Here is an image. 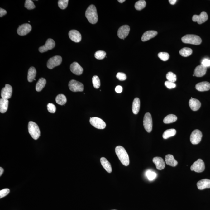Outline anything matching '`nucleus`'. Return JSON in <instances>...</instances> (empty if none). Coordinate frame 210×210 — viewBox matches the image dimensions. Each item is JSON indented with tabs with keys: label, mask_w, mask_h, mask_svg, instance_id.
<instances>
[{
	"label": "nucleus",
	"mask_w": 210,
	"mask_h": 210,
	"mask_svg": "<svg viewBox=\"0 0 210 210\" xmlns=\"http://www.w3.org/2000/svg\"><path fill=\"white\" fill-rule=\"evenodd\" d=\"M115 153L122 164L126 166L129 165L130 164L129 156L126 150L123 147L119 146L116 147Z\"/></svg>",
	"instance_id": "obj_1"
},
{
	"label": "nucleus",
	"mask_w": 210,
	"mask_h": 210,
	"mask_svg": "<svg viewBox=\"0 0 210 210\" xmlns=\"http://www.w3.org/2000/svg\"><path fill=\"white\" fill-rule=\"evenodd\" d=\"M85 16L89 22L92 24L97 23L98 20V12L96 7L94 5H91L85 12Z\"/></svg>",
	"instance_id": "obj_2"
},
{
	"label": "nucleus",
	"mask_w": 210,
	"mask_h": 210,
	"mask_svg": "<svg viewBox=\"0 0 210 210\" xmlns=\"http://www.w3.org/2000/svg\"><path fill=\"white\" fill-rule=\"evenodd\" d=\"M183 43L198 45L202 43L201 38L198 36L192 34H188L184 36L181 39Z\"/></svg>",
	"instance_id": "obj_3"
},
{
	"label": "nucleus",
	"mask_w": 210,
	"mask_h": 210,
	"mask_svg": "<svg viewBox=\"0 0 210 210\" xmlns=\"http://www.w3.org/2000/svg\"><path fill=\"white\" fill-rule=\"evenodd\" d=\"M29 134L34 140H37L40 136V131L38 125L35 122H30L28 124Z\"/></svg>",
	"instance_id": "obj_4"
},
{
	"label": "nucleus",
	"mask_w": 210,
	"mask_h": 210,
	"mask_svg": "<svg viewBox=\"0 0 210 210\" xmlns=\"http://www.w3.org/2000/svg\"><path fill=\"white\" fill-rule=\"evenodd\" d=\"M143 125L147 132H151L153 128V121L151 114L149 112L146 113L144 116Z\"/></svg>",
	"instance_id": "obj_5"
},
{
	"label": "nucleus",
	"mask_w": 210,
	"mask_h": 210,
	"mask_svg": "<svg viewBox=\"0 0 210 210\" xmlns=\"http://www.w3.org/2000/svg\"><path fill=\"white\" fill-rule=\"evenodd\" d=\"M69 87L70 90L73 92H83L84 91V85L79 81L72 80L69 83Z\"/></svg>",
	"instance_id": "obj_6"
},
{
	"label": "nucleus",
	"mask_w": 210,
	"mask_h": 210,
	"mask_svg": "<svg viewBox=\"0 0 210 210\" xmlns=\"http://www.w3.org/2000/svg\"><path fill=\"white\" fill-rule=\"evenodd\" d=\"M62 62V57L60 56H55L48 60L47 66L48 69H51L54 67L60 65Z\"/></svg>",
	"instance_id": "obj_7"
},
{
	"label": "nucleus",
	"mask_w": 210,
	"mask_h": 210,
	"mask_svg": "<svg viewBox=\"0 0 210 210\" xmlns=\"http://www.w3.org/2000/svg\"><path fill=\"white\" fill-rule=\"evenodd\" d=\"M203 137L201 131L198 129L194 130L191 134L190 140L193 145H197L201 141Z\"/></svg>",
	"instance_id": "obj_8"
},
{
	"label": "nucleus",
	"mask_w": 210,
	"mask_h": 210,
	"mask_svg": "<svg viewBox=\"0 0 210 210\" xmlns=\"http://www.w3.org/2000/svg\"><path fill=\"white\" fill-rule=\"evenodd\" d=\"M91 124L98 129H103L106 127V124L101 119L98 117H92L90 118Z\"/></svg>",
	"instance_id": "obj_9"
},
{
	"label": "nucleus",
	"mask_w": 210,
	"mask_h": 210,
	"mask_svg": "<svg viewBox=\"0 0 210 210\" xmlns=\"http://www.w3.org/2000/svg\"><path fill=\"white\" fill-rule=\"evenodd\" d=\"M190 169L191 170L198 173L203 172L205 169L204 163L202 159H198L192 165Z\"/></svg>",
	"instance_id": "obj_10"
},
{
	"label": "nucleus",
	"mask_w": 210,
	"mask_h": 210,
	"mask_svg": "<svg viewBox=\"0 0 210 210\" xmlns=\"http://www.w3.org/2000/svg\"><path fill=\"white\" fill-rule=\"evenodd\" d=\"M55 46V43L54 40L51 39H48L46 41L45 44L39 48V50L41 53H44L46 51L53 49Z\"/></svg>",
	"instance_id": "obj_11"
},
{
	"label": "nucleus",
	"mask_w": 210,
	"mask_h": 210,
	"mask_svg": "<svg viewBox=\"0 0 210 210\" xmlns=\"http://www.w3.org/2000/svg\"><path fill=\"white\" fill-rule=\"evenodd\" d=\"M12 86L8 84H6L5 87L2 89L1 96L4 99H8L12 96Z\"/></svg>",
	"instance_id": "obj_12"
},
{
	"label": "nucleus",
	"mask_w": 210,
	"mask_h": 210,
	"mask_svg": "<svg viewBox=\"0 0 210 210\" xmlns=\"http://www.w3.org/2000/svg\"><path fill=\"white\" fill-rule=\"evenodd\" d=\"M32 30L31 25L28 23H25L19 26V27L17 29V33L20 36H23L26 35L31 32Z\"/></svg>",
	"instance_id": "obj_13"
},
{
	"label": "nucleus",
	"mask_w": 210,
	"mask_h": 210,
	"mask_svg": "<svg viewBox=\"0 0 210 210\" xmlns=\"http://www.w3.org/2000/svg\"><path fill=\"white\" fill-rule=\"evenodd\" d=\"M130 31V26L128 25H124L119 28L117 31V35L120 39L124 40L128 36Z\"/></svg>",
	"instance_id": "obj_14"
},
{
	"label": "nucleus",
	"mask_w": 210,
	"mask_h": 210,
	"mask_svg": "<svg viewBox=\"0 0 210 210\" xmlns=\"http://www.w3.org/2000/svg\"><path fill=\"white\" fill-rule=\"evenodd\" d=\"M208 16L206 12H203L200 15H194L192 17V20L197 22L198 24L205 22L208 20Z\"/></svg>",
	"instance_id": "obj_15"
},
{
	"label": "nucleus",
	"mask_w": 210,
	"mask_h": 210,
	"mask_svg": "<svg viewBox=\"0 0 210 210\" xmlns=\"http://www.w3.org/2000/svg\"><path fill=\"white\" fill-rule=\"evenodd\" d=\"M70 70L74 74L76 75H81L83 73V69L77 62H73L70 66Z\"/></svg>",
	"instance_id": "obj_16"
},
{
	"label": "nucleus",
	"mask_w": 210,
	"mask_h": 210,
	"mask_svg": "<svg viewBox=\"0 0 210 210\" xmlns=\"http://www.w3.org/2000/svg\"><path fill=\"white\" fill-rule=\"evenodd\" d=\"M69 36L70 39L75 43H79L81 40V35L79 32L75 30L69 31Z\"/></svg>",
	"instance_id": "obj_17"
},
{
	"label": "nucleus",
	"mask_w": 210,
	"mask_h": 210,
	"mask_svg": "<svg viewBox=\"0 0 210 210\" xmlns=\"http://www.w3.org/2000/svg\"><path fill=\"white\" fill-rule=\"evenodd\" d=\"M206 71L207 67L201 64L196 67L194 74L197 77H201L206 74Z\"/></svg>",
	"instance_id": "obj_18"
},
{
	"label": "nucleus",
	"mask_w": 210,
	"mask_h": 210,
	"mask_svg": "<svg viewBox=\"0 0 210 210\" xmlns=\"http://www.w3.org/2000/svg\"><path fill=\"white\" fill-rule=\"evenodd\" d=\"M153 161L155 165L156 169L158 170H162L165 167V162L162 158L154 157L153 158Z\"/></svg>",
	"instance_id": "obj_19"
},
{
	"label": "nucleus",
	"mask_w": 210,
	"mask_h": 210,
	"mask_svg": "<svg viewBox=\"0 0 210 210\" xmlns=\"http://www.w3.org/2000/svg\"><path fill=\"white\" fill-rule=\"evenodd\" d=\"M158 32L157 31H147L142 35L141 40L142 41H147L149 40L150 39L153 38L157 35Z\"/></svg>",
	"instance_id": "obj_20"
},
{
	"label": "nucleus",
	"mask_w": 210,
	"mask_h": 210,
	"mask_svg": "<svg viewBox=\"0 0 210 210\" xmlns=\"http://www.w3.org/2000/svg\"><path fill=\"white\" fill-rule=\"evenodd\" d=\"M196 89L200 92L207 91L210 89V84L207 81L197 84L195 86Z\"/></svg>",
	"instance_id": "obj_21"
},
{
	"label": "nucleus",
	"mask_w": 210,
	"mask_h": 210,
	"mask_svg": "<svg viewBox=\"0 0 210 210\" xmlns=\"http://www.w3.org/2000/svg\"><path fill=\"white\" fill-rule=\"evenodd\" d=\"M189 106L191 109L193 111H197L200 109L201 107V103L198 100L191 98L189 102Z\"/></svg>",
	"instance_id": "obj_22"
},
{
	"label": "nucleus",
	"mask_w": 210,
	"mask_h": 210,
	"mask_svg": "<svg viewBox=\"0 0 210 210\" xmlns=\"http://www.w3.org/2000/svg\"><path fill=\"white\" fill-rule=\"evenodd\" d=\"M197 188L200 190L210 188V180L205 179L200 180L197 183Z\"/></svg>",
	"instance_id": "obj_23"
},
{
	"label": "nucleus",
	"mask_w": 210,
	"mask_h": 210,
	"mask_svg": "<svg viewBox=\"0 0 210 210\" xmlns=\"http://www.w3.org/2000/svg\"><path fill=\"white\" fill-rule=\"evenodd\" d=\"M165 161L166 164L168 165L175 167L177 165L178 162L175 159L174 156L172 155H167L165 156Z\"/></svg>",
	"instance_id": "obj_24"
},
{
	"label": "nucleus",
	"mask_w": 210,
	"mask_h": 210,
	"mask_svg": "<svg viewBox=\"0 0 210 210\" xmlns=\"http://www.w3.org/2000/svg\"><path fill=\"white\" fill-rule=\"evenodd\" d=\"M102 165L104 167L107 172L110 173L112 172V169L111 164L106 158L102 157L100 160Z\"/></svg>",
	"instance_id": "obj_25"
},
{
	"label": "nucleus",
	"mask_w": 210,
	"mask_h": 210,
	"mask_svg": "<svg viewBox=\"0 0 210 210\" xmlns=\"http://www.w3.org/2000/svg\"><path fill=\"white\" fill-rule=\"evenodd\" d=\"M9 101L8 99L1 98L0 99V112L4 113L7 111L8 107Z\"/></svg>",
	"instance_id": "obj_26"
},
{
	"label": "nucleus",
	"mask_w": 210,
	"mask_h": 210,
	"mask_svg": "<svg viewBox=\"0 0 210 210\" xmlns=\"http://www.w3.org/2000/svg\"><path fill=\"white\" fill-rule=\"evenodd\" d=\"M140 101L138 98H136L133 101L132 104V112L135 114H137L140 110Z\"/></svg>",
	"instance_id": "obj_27"
},
{
	"label": "nucleus",
	"mask_w": 210,
	"mask_h": 210,
	"mask_svg": "<svg viewBox=\"0 0 210 210\" xmlns=\"http://www.w3.org/2000/svg\"><path fill=\"white\" fill-rule=\"evenodd\" d=\"M36 75V70L33 67L29 68L28 72L27 79L29 82H32L34 80Z\"/></svg>",
	"instance_id": "obj_28"
},
{
	"label": "nucleus",
	"mask_w": 210,
	"mask_h": 210,
	"mask_svg": "<svg viewBox=\"0 0 210 210\" xmlns=\"http://www.w3.org/2000/svg\"><path fill=\"white\" fill-rule=\"evenodd\" d=\"M46 83V80L42 78L39 79L36 86V90L37 92L41 91L45 87Z\"/></svg>",
	"instance_id": "obj_29"
},
{
	"label": "nucleus",
	"mask_w": 210,
	"mask_h": 210,
	"mask_svg": "<svg viewBox=\"0 0 210 210\" xmlns=\"http://www.w3.org/2000/svg\"><path fill=\"white\" fill-rule=\"evenodd\" d=\"M178 119L176 116L174 114H170L166 116L164 119V122L165 124H169L174 123Z\"/></svg>",
	"instance_id": "obj_30"
},
{
	"label": "nucleus",
	"mask_w": 210,
	"mask_h": 210,
	"mask_svg": "<svg viewBox=\"0 0 210 210\" xmlns=\"http://www.w3.org/2000/svg\"><path fill=\"white\" fill-rule=\"evenodd\" d=\"M176 131L174 129H169L166 130L163 134V138L167 139L169 138L174 136L176 134Z\"/></svg>",
	"instance_id": "obj_31"
},
{
	"label": "nucleus",
	"mask_w": 210,
	"mask_h": 210,
	"mask_svg": "<svg viewBox=\"0 0 210 210\" xmlns=\"http://www.w3.org/2000/svg\"><path fill=\"white\" fill-rule=\"evenodd\" d=\"M56 102L58 104L61 105H65L67 103V98L65 95L63 94H59L56 96Z\"/></svg>",
	"instance_id": "obj_32"
},
{
	"label": "nucleus",
	"mask_w": 210,
	"mask_h": 210,
	"mask_svg": "<svg viewBox=\"0 0 210 210\" xmlns=\"http://www.w3.org/2000/svg\"><path fill=\"white\" fill-rule=\"evenodd\" d=\"M192 50L189 48H182L179 51L180 54L184 57H188L192 54Z\"/></svg>",
	"instance_id": "obj_33"
},
{
	"label": "nucleus",
	"mask_w": 210,
	"mask_h": 210,
	"mask_svg": "<svg viewBox=\"0 0 210 210\" xmlns=\"http://www.w3.org/2000/svg\"><path fill=\"white\" fill-rule=\"evenodd\" d=\"M146 2L144 0L138 1L135 4V7L137 10L141 11L146 6Z\"/></svg>",
	"instance_id": "obj_34"
},
{
	"label": "nucleus",
	"mask_w": 210,
	"mask_h": 210,
	"mask_svg": "<svg viewBox=\"0 0 210 210\" xmlns=\"http://www.w3.org/2000/svg\"><path fill=\"white\" fill-rule=\"evenodd\" d=\"M92 83L94 87L95 88H99L101 86V82L98 77L97 76H94L92 79Z\"/></svg>",
	"instance_id": "obj_35"
},
{
	"label": "nucleus",
	"mask_w": 210,
	"mask_h": 210,
	"mask_svg": "<svg viewBox=\"0 0 210 210\" xmlns=\"http://www.w3.org/2000/svg\"><path fill=\"white\" fill-rule=\"evenodd\" d=\"M146 175L150 181H153L156 177V174L155 172L149 170L146 172Z\"/></svg>",
	"instance_id": "obj_36"
},
{
	"label": "nucleus",
	"mask_w": 210,
	"mask_h": 210,
	"mask_svg": "<svg viewBox=\"0 0 210 210\" xmlns=\"http://www.w3.org/2000/svg\"><path fill=\"white\" fill-rule=\"evenodd\" d=\"M166 78H167L168 81L170 82L174 83L177 80L176 75L172 73L171 72H169L166 75Z\"/></svg>",
	"instance_id": "obj_37"
},
{
	"label": "nucleus",
	"mask_w": 210,
	"mask_h": 210,
	"mask_svg": "<svg viewBox=\"0 0 210 210\" xmlns=\"http://www.w3.org/2000/svg\"><path fill=\"white\" fill-rule=\"evenodd\" d=\"M68 2V0H59L58 1V6L60 8L64 9L67 7Z\"/></svg>",
	"instance_id": "obj_38"
},
{
	"label": "nucleus",
	"mask_w": 210,
	"mask_h": 210,
	"mask_svg": "<svg viewBox=\"0 0 210 210\" xmlns=\"http://www.w3.org/2000/svg\"><path fill=\"white\" fill-rule=\"evenodd\" d=\"M106 53L103 51H97L95 54V56L96 59L98 60L104 59L106 57Z\"/></svg>",
	"instance_id": "obj_39"
},
{
	"label": "nucleus",
	"mask_w": 210,
	"mask_h": 210,
	"mask_svg": "<svg viewBox=\"0 0 210 210\" xmlns=\"http://www.w3.org/2000/svg\"><path fill=\"white\" fill-rule=\"evenodd\" d=\"M25 7L26 9L31 10L35 8V6L34 3L31 0H26L25 4Z\"/></svg>",
	"instance_id": "obj_40"
},
{
	"label": "nucleus",
	"mask_w": 210,
	"mask_h": 210,
	"mask_svg": "<svg viewBox=\"0 0 210 210\" xmlns=\"http://www.w3.org/2000/svg\"><path fill=\"white\" fill-rule=\"evenodd\" d=\"M158 56L163 61H166L169 59V55L167 52H160L158 54Z\"/></svg>",
	"instance_id": "obj_41"
},
{
	"label": "nucleus",
	"mask_w": 210,
	"mask_h": 210,
	"mask_svg": "<svg viewBox=\"0 0 210 210\" xmlns=\"http://www.w3.org/2000/svg\"><path fill=\"white\" fill-rule=\"evenodd\" d=\"M48 110L51 113H54L56 111V106L51 103H49L47 105Z\"/></svg>",
	"instance_id": "obj_42"
},
{
	"label": "nucleus",
	"mask_w": 210,
	"mask_h": 210,
	"mask_svg": "<svg viewBox=\"0 0 210 210\" xmlns=\"http://www.w3.org/2000/svg\"><path fill=\"white\" fill-rule=\"evenodd\" d=\"M116 76L119 80L121 81L125 80L127 78L126 75L123 73H117Z\"/></svg>",
	"instance_id": "obj_43"
},
{
	"label": "nucleus",
	"mask_w": 210,
	"mask_h": 210,
	"mask_svg": "<svg viewBox=\"0 0 210 210\" xmlns=\"http://www.w3.org/2000/svg\"><path fill=\"white\" fill-rule=\"evenodd\" d=\"M9 192L10 190L8 189H4L0 191V198H2L6 196L9 193Z\"/></svg>",
	"instance_id": "obj_44"
},
{
	"label": "nucleus",
	"mask_w": 210,
	"mask_h": 210,
	"mask_svg": "<svg viewBox=\"0 0 210 210\" xmlns=\"http://www.w3.org/2000/svg\"><path fill=\"white\" fill-rule=\"evenodd\" d=\"M165 85L169 89H172L175 88L176 87V84L174 83L170 82L169 81H166L165 83Z\"/></svg>",
	"instance_id": "obj_45"
},
{
	"label": "nucleus",
	"mask_w": 210,
	"mask_h": 210,
	"mask_svg": "<svg viewBox=\"0 0 210 210\" xmlns=\"http://www.w3.org/2000/svg\"><path fill=\"white\" fill-rule=\"evenodd\" d=\"M202 65L206 67L210 66V60L207 59H205L202 61Z\"/></svg>",
	"instance_id": "obj_46"
},
{
	"label": "nucleus",
	"mask_w": 210,
	"mask_h": 210,
	"mask_svg": "<svg viewBox=\"0 0 210 210\" xmlns=\"http://www.w3.org/2000/svg\"><path fill=\"white\" fill-rule=\"evenodd\" d=\"M115 91L117 93H122V91H123V88L120 86H117L116 87L115 89Z\"/></svg>",
	"instance_id": "obj_47"
},
{
	"label": "nucleus",
	"mask_w": 210,
	"mask_h": 210,
	"mask_svg": "<svg viewBox=\"0 0 210 210\" xmlns=\"http://www.w3.org/2000/svg\"><path fill=\"white\" fill-rule=\"evenodd\" d=\"M7 14V12L5 9L1 8L0 9V17H2L4 16Z\"/></svg>",
	"instance_id": "obj_48"
},
{
	"label": "nucleus",
	"mask_w": 210,
	"mask_h": 210,
	"mask_svg": "<svg viewBox=\"0 0 210 210\" xmlns=\"http://www.w3.org/2000/svg\"><path fill=\"white\" fill-rule=\"evenodd\" d=\"M169 2L172 5H174L176 3V0H169Z\"/></svg>",
	"instance_id": "obj_49"
},
{
	"label": "nucleus",
	"mask_w": 210,
	"mask_h": 210,
	"mask_svg": "<svg viewBox=\"0 0 210 210\" xmlns=\"http://www.w3.org/2000/svg\"><path fill=\"white\" fill-rule=\"evenodd\" d=\"M4 169L1 167H0V176L2 175L3 172H4Z\"/></svg>",
	"instance_id": "obj_50"
},
{
	"label": "nucleus",
	"mask_w": 210,
	"mask_h": 210,
	"mask_svg": "<svg viewBox=\"0 0 210 210\" xmlns=\"http://www.w3.org/2000/svg\"><path fill=\"white\" fill-rule=\"evenodd\" d=\"M118 2H119L121 3H123V2H124L125 1V0H118Z\"/></svg>",
	"instance_id": "obj_51"
},
{
	"label": "nucleus",
	"mask_w": 210,
	"mask_h": 210,
	"mask_svg": "<svg viewBox=\"0 0 210 210\" xmlns=\"http://www.w3.org/2000/svg\"></svg>",
	"instance_id": "obj_52"
}]
</instances>
